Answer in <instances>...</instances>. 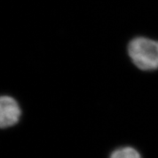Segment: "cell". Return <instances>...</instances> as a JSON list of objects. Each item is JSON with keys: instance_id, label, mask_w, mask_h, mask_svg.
<instances>
[{"instance_id": "cell-1", "label": "cell", "mask_w": 158, "mask_h": 158, "mask_svg": "<svg viewBox=\"0 0 158 158\" xmlns=\"http://www.w3.org/2000/svg\"><path fill=\"white\" fill-rule=\"evenodd\" d=\"M127 53L132 62L144 71L158 69V41L137 37L130 41Z\"/></svg>"}, {"instance_id": "cell-2", "label": "cell", "mask_w": 158, "mask_h": 158, "mask_svg": "<svg viewBox=\"0 0 158 158\" xmlns=\"http://www.w3.org/2000/svg\"><path fill=\"white\" fill-rule=\"evenodd\" d=\"M21 109L14 98L3 95L0 99V126L2 129L13 127L19 122Z\"/></svg>"}, {"instance_id": "cell-3", "label": "cell", "mask_w": 158, "mask_h": 158, "mask_svg": "<svg viewBox=\"0 0 158 158\" xmlns=\"http://www.w3.org/2000/svg\"><path fill=\"white\" fill-rule=\"evenodd\" d=\"M109 158H141V154L132 147L118 148L112 152Z\"/></svg>"}]
</instances>
